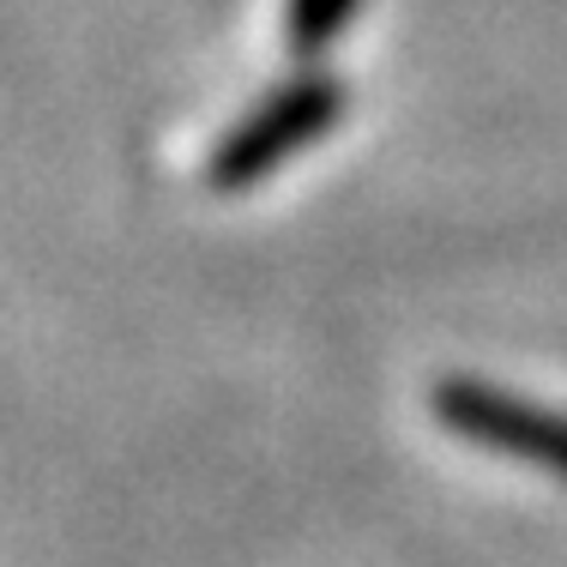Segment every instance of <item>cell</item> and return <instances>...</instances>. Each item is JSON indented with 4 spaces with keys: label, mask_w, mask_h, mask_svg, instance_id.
I'll return each mask as SVG.
<instances>
[{
    "label": "cell",
    "mask_w": 567,
    "mask_h": 567,
    "mask_svg": "<svg viewBox=\"0 0 567 567\" xmlns=\"http://www.w3.org/2000/svg\"><path fill=\"white\" fill-rule=\"evenodd\" d=\"M357 7L362 0H290V12H284V43H290V55L296 61L327 55Z\"/></svg>",
    "instance_id": "cell-3"
},
{
    "label": "cell",
    "mask_w": 567,
    "mask_h": 567,
    "mask_svg": "<svg viewBox=\"0 0 567 567\" xmlns=\"http://www.w3.org/2000/svg\"><path fill=\"white\" fill-rule=\"evenodd\" d=\"M435 411L453 435L477 441L489 453H507V458H532L537 471L567 477V416L544 411V404L513 399L483 381H447V386H435Z\"/></svg>",
    "instance_id": "cell-2"
},
{
    "label": "cell",
    "mask_w": 567,
    "mask_h": 567,
    "mask_svg": "<svg viewBox=\"0 0 567 567\" xmlns=\"http://www.w3.org/2000/svg\"><path fill=\"white\" fill-rule=\"evenodd\" d=\"M339 110H344V91L332 85L327 73H320V79H296V85L272 91V97H266L260 110L241 115L236 133L212 152L206 182L218 187V194H241V187L266 182L284 157H296L302 145H315L320 133L339 121Z\"/></svg>",
    "instance_id": "cell-1"
}]
</instances>
